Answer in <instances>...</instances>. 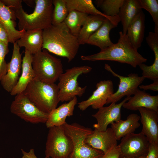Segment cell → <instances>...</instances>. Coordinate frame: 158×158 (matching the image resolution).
<instances>
[{"label":"cell","mask_w":158,"mask_h":158,"mask_svg":"<svg viewBox=\"0 0 158 158\" xmlns=\"http://www.w3.org/2000/svg\"><path fill=\"white\" fill-rule=\"evenodd\" d=\"M42 49L66 58L68 62L77 54L80 45L78 37L71 32L64 22L43 30Z\"/></svg>","instance_id":"6da1fadb"},{"label":"cell","mask_w":158,"mask_h":158,"mask_svg":"<svg viewBox=\"0 0 158 158\" xmlns=\"http://www.w3.org/2000/svg\"><path fill=\"white\" fill-rule=\"evenodd\" d=\"M119 35L117 42L114 43L111 46L93 54L81 56V59L90 61H114L127 63L134 68L147 61V59L140 54L133 46L126 34H123L120 31Z\"/></svg>","instance_id":"7a4b0ae2"},{"label":"cell","mask_w":158,"mask_h":158,"mask_svg":"<svg viewBox=\"0 0 158 158\" xmlns=\"http://www.w3.org/2000/svg\"><path fill=\"white\" fill-rule=\"evenodd\" d=\"M35 6L33 12L28 14L22 7L13 10L18 20L19 30L38 29L43 30L52 25L53 6L52 0H34Z\"/></svg>","instance_id":"3957f363"},{"label":"cell","mask_w":158,"mask_h":158,"mask_svg":"<svg viewBox=\"0 0 158 158\" xmlns=\"http://www.w3.org/2000/svg\"><path fill=\"white\" fill-rule=\"evenodd\" d=\"M29 99L41 111L49 114L60 102L59 89L54 83H47L35 78L24 92Z\"/></svg>","instance_id":"277c9868"},{"label":"cell","mask_w":158,"mask_h":158,"mask_svg":"<svg viewBox=\"0 0 158 158\" xmlns=\"http://www.w3.org/2000/svg\"><path fill=\"white\" fill-rule=\"evenodd\" d=\"M32 65L35 78L47 83H54L63 73L61 59L44 49L33 55Z\"/></svg>","instance_id":"5b68a950"},{"label":"cell","mask_w":158,"mask_h":158,"mask_svg":"<svg viewBox=\"0 0 158 158\" xmlns=\"http://www.w3.org/2000/svg\"><path fill=\"white\" fill-rule=\"evenodd\" d=\"M63 126L65 133L71 139L73 145L69 158H99L104 154L101 151L85 143L86 138L93 131L91 128L76 123L69 124L66 122Z\"/></svg>","instance_id":"8992f818"},{"label":"cell","mask_w":158,"mask_h":158,"mask_svg":"<svg viewBox=\"0 0 158 158\" xmlns=\"http://www.w3.org/2000/svg\"><path fill=\"white\" fill-rule=\"evenodd\" d=\"M92 70L91 67L87 66H75L66 70L65 73H62L58 79L57 85L60 101H69L76 96H82L87 86H80L78 78L80 75L87 73Z\"/></svg>","instance_id":"52a82bcc"},{"label":"cell","mask_w":158,"mask_h":158,"mask_svg":"<svg viewBox=\"0 0 158 158\" xmlns=\"http://www.w3.org/2000/svg\"><path fill=\"white\" fill-rule=\"evenodd\" d=\"M46 143L45 158H69L73 145L63 125L49 128Z\"/></svg>","instance_id":"ba28073f"},{"label":"cell","mask_w":158,"mask_h":158,"mask_svg":"<svg viewBox=\"0 0 158 158\" xmlns=\"http://www.w3.org/2000/svg\"><path fill=\"white\" fill-rule=\"evenodd\" d=\"M10 111L26 122L33 124L45 123L48 116L40 110L24 92L16 95L11 104Z\"/></svg>","instance_id":"9c48e42d"},{"label":"cell","mask_w":158,"mask_h":158,"mask_svg":"<svg viewBox=\"0 0 158 158\" xmlns=\"http://www.w3.org/2000/svg\"><path fill=\"white\" fill-rule=\"evenodd\" d=\"M149 145L146 137L141 132L128 134L122 138L117 145L120 153L119 158H138L146 156Z\"/></svg>","instance_id":"30bf717a"},{"label":"cell","mask_w":158,"mask_h":158,"mask_svg":"<svg viewBox=\"0 0 158 158\" xmlns=\"http://www.w3.org/2000/svg\"><path fill=\"white\" fill-rule=\"evenodd\" d=\"M104 68L119 80V83L117 91L114 93L108 99L106 104L116 103L125 96L130 97L134 95L140 84L145 79L142 76H139L138 74L130 73L127 76L121 75L114 72L110 66L105 64Z\"/></svg>","instance_id":"8fae6325"},{"label":"cell","mask_w":158,"mask_h":158,"mask_svg":"<svg viewBox=\"0 0 158 158\" xmlns=\"http://www.w3.org/2000/svg\"><path fill=\"white\" fill-rule=\"evenodd\" d=\"M96 89L87 100L78 103V107L81 110H85L91 106L94 109H99L106 104L108 98L114 93L112 81L102 80L96 85Z\"/></svg>","instance_id":"7c38bea8"},{"label":"cell","mask_w":158,"mask_h":158,"mask_svg":"<svg viewBox=\"0 0 158 158\" xmlns=\"http://www.w3.org/2000/svg\"><path fill=\"white\" fill-rule=\"evenodd\" d=\"M130 97H127L119 104L112 103L108 106H104L99 109L96 113L92 114V116L96 119L97 122V123L93 125L95 129L101 131H105L109 124L121 119V107Z\"/></svg>","instance_id":"4fadbf2b"},{"label":"cell","mask_w":158,"mask_h":158,"mask_svg":"<svg viewBox=\"0 0 158 158\" xmlns=\"http://www.w3.org/2000/svg\"><path fill=\"white\" fill-rule=\"evenodd\" d=\"M13 49L11 61L7 63L6 74L0 81L4 88L10 92L17 83L22 67V54L20 47L16 42L13 43Z\"/></svg>","instance_id":"5bb4252c"},{"label":"cell","mask_w":158,"mask_h":158,"mask_svg":"<svg viewBox=\"0 0 158 158\" xmlns=\"http://www.w3.org/2000/svg\"><path fill=\"white\" fill-rule=\"evenodd\" d=\"M85 142L92 148L101 151L104 154L117 146V140L111 128L104 131L95 129L87 136Z\"/></svg>","instance_id":"9a60e30c"},{"label":"cell","mask_w":158,"mask_h":158,"mask_svg":"<svg viewBox=\"0 0 158 158\" xmlns=\"http://www.w3.org/2000/svg\"><path fill=\"white\" fill-rule=\"evenodd\" d=\"M138 110L142 125L141 133L146 137L150 143L158 144V112L142 107Z\"/></svg>","instance_id":"2e32d148"},{"label":"cell","mask_w":158,"mask_h":158,"mask_svg":"<svg viewBox=\"0 0 158 158\" xmlns=\"http://www.w3.org/2000/svg\"><path fill=\"white\" fill-rule=\"evenodd\" d=\"M122 107L132 111L137 110L140 108H145L158 112V95H151L138 88L134 96L130 97Z\"/></svg>","instance_id":"e0dca14e"},{"label":"cell","mask_w":158,"mask_h":158,"mask_svg":"<svg viewBox=\"0 0 158 158\" xmlns=\"http://www.w3.org/2000/svg\"><path fill=\"white\" fill-rule=\"evenodd\" d=\"M16 18L14 11L0 0V23L6 30L9 37V42L12 43L16 42L26 31L24 30H18L16 29Z\"/></svg>","instance_id":"ac0fdd59"},{"label":"cell","mask_w":158,"mask_h":158,"mask_svg":"<svg viewBox=\"0 0 158 158\" xmlns=\"http://www.w3.org/2000/svg\"><path fill=\"white\" fill-rule=\"evenodd\" d=\"M33 55L25 49L22 60V73L16 85L10 92L11 95H16L25 90L28 84L35 78L32 63Z\"/></svg>","instance_id":"d6986e66"},{"label":"cell","mask_w":158,"mask_h":158,"mask_svg":"<svg viewBox=\"0 0 158 158\" xmlns=\"http://www.w3.org/2000/svg\"><path fill=\"white\" fill-rule=\"evenodd\" d=\"M77 102V97H75L68 102L63 104L52 110L48 114L45 123L47 128H49L63 125L66 122V117L73 115L75 107Z\"/></svg>","instance_id":"ffe728a7"},{"label":"cell","mask_w":158,"mask_h":158,"mask_svg":"<svg viewBox=\"0 0 158 158\" xmlns=\"http://www.w3.org/2000/svg\"><path fill=\"white\" fill-rule=\"evenodd\" d=\"M116 25L107 18L99 28L89 38L86 44L99 47L101 50L113 45L109 36L111 30L117 27Z\"/></svg>","instance_id":"44dd1931"},{"label":"cell","mask_w":158,"mask_h":158,"mask_svg":"<svg viewBox=\"0 0 158 158\" xmlns=\"http://www.w3.org/2000/svg\"><path fill=\"white\" fill-rule=\"evenodd\" d=\"M16 42L20 47L34 55L42 50L43 43V30L35 29L26 31Z\"/></svg>","instance_id":"7402d4cb"},{"label":"cell","mask_w":158,"mask_h":158,"mask_svg":"<svg viewBox=\"0 0 158 158\" xmlns=\"http://www.w3.org/2000/svg\"><path fill=\"white\" fill-rule=\"evenodd\" d=\"M145 15L141 11L129 26L126 35L130 42L137 50L141 46L144 36Z\"/></svg>","instance_id":"603a6c76"},{"label":"cell","mask_w":158,"mask_h":158,"mask_svg":"<svg viewBox=\"0 0 158 158\" xmlns=\"http://www.w3.org/2000/svg\"><path fill=\"white\" fill-rule=\"evenodd\" d=\"M69 12L75 10L90 15H100L110 20L117 26L120 20L119 16L109 17L98 10L91 0H65Z\"/></svg>","instance_id":"cb8c5ba5"},{"label":"cell","mask_w":158,"mask_h":158,"mask_svg":"<svg viewBox=\"0 0 158 158\" xmlns=\"http://www.w3.org/2000/svg\"><path fill=\"white\" fill-rule=\"evenodd\" d=\"M140 116L136 114L129 115L126 120L121 119L111 124V128L117 140L130 133H134L139 128L140 123L139 121Z\"/></svg>","instance_id":"d4e9b609"},{"label":"cell","mask_w":158,"mask_h":158,"mask_svg":"<svg viewBox=\"0 0 158 158\" xmlns=\"http://www.w3.org/2000/svg\"><path fill=\"white\" fill-rule=\"evenodd\" d=\"M142 11L138 0H124L118 14L122 25L123 34H126L130 23Z\"/></svg>","instance_id":"484cf974"},{"label":"cell","mask_w":158,"mask_h":158,"mask_svg":"<svg viewBox=\"0 0 158 158\" xmlns=\"http://www.w3.org/2000/svg\"><path fill=\"white\" fill-rule=\"evenodd\" d=\"M106 18L100 15H88L77 37L80 45L86 44L90 37L99 28Z\"/></svg>","instance_id":"4316f807"},{"label":"cell","mask_w":158,"mask_h":158,"mask_svg":"<svg viewBox=\"0 0 158 158\" xmlns=\"http://www.w3.org/2000/svg\"><path fill=\"white\" fill-rule=\"evenodd\" d=\"M89 15L76 10H71L63 22L71 34L78 37Z\"/></svg>","instance_id":"83f0119b"},{"label":"cell","mask_w":158,"mask_h":158,"mask_svg":"<svg viewBox=\"0 0 158 158\" xmlns=\"http://www.w3.org/2000/svg\"><path fill=\"white\" fill-rule=\"evenodd\" d=\"M124 0H98L95 1L97 6L100 8L105 15L114 17L118 15Z\"/></svg>","instance_id":"f1b7e54d"},{"label":"cell","mask_w":158,"mask_h":158,"mask_svg":"<svg viewBox=\"0 0 158 158\" xmlns=\"http://www.w3.org/2000/svg\"><path fill=\"white\" fill-rule=\"evenodd\" d=\"M52 4V25H56L64 22L69 11L65 0H53Z\"/></svg>","instance_id":"f546056e"},{"label":"cell","mask_w":158,"mask_h":158,"mask_svg":"<svg viewBox=\"0 0 158 158\" xmlns=\"http://www.w3.org/2000/svg\"><path fill=\"white\" fill-rule=\"evenodd\" d=\"M142 9L148 11L150 14L154 23V32L158 34V1L138 0Z\"/></svg>","instance_id":"4dcf8cb0"},{"label":"cell","mask_w":158,"mask_h":158,"mask_svg":"<svg viewBox=\"0 0 158 158\" xmlns=\"http://www.w3.org/2000/svg\"><path fill=\"white\" fill-rule=\"evenodd\" d=\"M158 54H155L154 60L153 63L150 66L144 63L140 64L138 66L142 71V76L145 78L152 80L153 81L158 80Z\"/></svg>","instance_id":"1f68e13d"},{"label":"cell","mask_w":158,"mask_h":158,"mask_svg":"<svg viewBox=\"0 0 158 158\" xmlns=\"http://www.w3.org/2000/svg\"><path fill=\"white\" fill-rule=\"evenodd\" d=\"M8 45L0 41V80L7 73V63L5 58L9 52Z\"/></svg>","instance_id":"d6a6232c"},{"label":"cell","mask_w":158,"mask_h":158,"mask_svg":"<svg viewBox=\"0 0 158 158\" xmlns=\"http://www.w3.org/2000/svg\"><path fill=\"white\" fill-rule=\"evenodd\" d=\"M6 6H9L12 10L18 9L22 7L21 0H1Z\"/></svg>","instance_id":"836d02e7"},{"label":"cell","mask_w":158,"mask_h":158,"mask_svg":"<svg viewBox=\"0 0 158 158\" xmlns=\"http://www.w3.org/2000/svg\"><path fill=\"white\" fill-rule=\"evenodd\" d=\"M145 158H158V144L150 143Z\"/></svg>","instance_id":"e575fe53"},{"label":"cell","mask_w":158,"mask_h":158,"mask_svg":"<svg viewBox=\"0 0 158 158\" xmlns=\"http://www.w3.org/2000/svg\"><path fill=\"white\" fill-rule=\"evenodd\" d=\"M120 154L119 148L117 146L99 158H119Z\"/></svg>","instance_id":"d590c367"},{"label":"cell","mask_w":158,"mask_h":158,"mask_svg":"<svg viewBox=\"0 0 158 158\" xmlns=\"http://www.w3.org/2000/svg\"><path fill=\"white\" fill-rule=\"evenodd\" d=\"M0 41L8 45L9 38L8 33L4 27L0 23Z\"/></svg>","instance_id":"8d00e7d4"},{"label":"cell","mask_w":158,"mask_h":158,"mask_svg":"<svg viewBox=\"0 0 158 158\" xmlns=\"http://www.w3.org/2000/svg\"><path fill=\"white\" fill-rule=\"evenodd\" d=\"M139 87L144 90H151L155 91H158V80L153 81L152 83L149 85H139Z\"/></svg>","instance_id":"74e56055"},{"label":"cell","mask_w":158,"mask_h":158,"mask_svg":"<svg viewBox=\"0 0 158 158\" xmlns=\"http://www.w3.org/2000/svg\"><path fill=\"white\" fill-rule=\"evenodd\" d=\"M22 154V158H38L35 154L34 150L32 149L28 152L25 151L23 149H21Z\"/></svg>","instance_id":"f35d334b"},{"label":"cell","mask_w":158,"mask_h":158,"mask_svg":"<svg viewBox=\"0 0 158 158\" xmlns=\"http://www.w3.org/2000/svg\"><path fill=\"white\" fill-rule=\"evenodd\" d=\"M146 156H143L138 158H145Z\"/></svg>","instance_id":"ab89813d"},{"label":"cell","mask_w":158,"mask_h":158,"mask_svg":"<svg viewBox=\"0 0 158 158\" xmlns=\"http://www.w3.org/2000/svg\"></svg>","instance_id":"60d3db41"}]
</instances>
